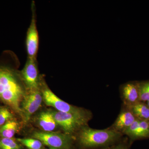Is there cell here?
<instances>
[{
	"label": "cell",
	"mask_w": 149,
	"mask_h": 149,
	"mask_svg": "<svg viewBox=\"0 0 149 149\" xmlns=\"http://www.w3.org/2000/svg\"><path fill=\"white\" fill-rule=\"evenodd\" d=\"M76 133V140L81 149H106L119 142L123 135L110 127L97 130L88 125L83 126Z\"/></svg>",
	"instance_id": "cell-2"
},
{
	"label": "cell",
	"mask_w": 149,
	"mask_h": 149,
	"mask_svg": "<svg viewBox=\"0 0 149 149\" xmlns=\"http://www.w3.org/2000/svg\"><path fill=\"white\" fill-rule=\"evenodd\" d=\"M37 121L40 128L45 132H52L58 125L52 111L41 113L38 116Z\"/></svg>",
	"instance_id": "cell-12"
},
{
	"label": "cell",
	"mask_w": 149,
	"mask_h": 149,
	"mask_svg": "<svg viewBox=\"0 0 149 149\" xmlns=\"http://www.w3.org/2000/svg\"><path fill=\"white\" fill-rule=\"evenodd\" d=\"M131 144L128 139H122L116 143L104 149H130Z\"/></svg>",
	"instance_id": "cell-19"
},
{
	"label": "cell",
	"mask_w": 149,
	"mask_h": 149,
	"mask_svg": "<svg viewBox=\"0 0 149 149\" xmlns=\"http://www.w3.org/2000/svg\"><path fill=\"white\" fill-rule=\"evenodd\" d=\"M21 75L27 90L40 89L37 59L28 58L26 64L22 70Z\"/></svg>",
	"instance_id": "cell-8"
},
{
	"label": "cell",
	"mask_w": 149,
	"mask_h": 149,
	"mask_svg": "<svg viewBox=\"0 0 149 149\" xmlns=\"http://www.w3.org/2000/svg\"><path fill=\"white\" fill-rule=\"evenodd\" d=\"M146 104H147V105H148V106L149 107V101H148L147 102Z\"/></svg>",
	"instance_id": "cell-20"
},
{
	"label": "cell",
	"mask_w": 149,
	"mask_h": 149,
	"mask_svg": "<svg viewBox=\"0 0 149 149\" xmlns=\"http://www.w3.org/2000/svg\"><path fill=\"white\" fill-rule=\"evenodd\" d=\"M126 107L138 119L149 120V107L146 102H140L131 106Z\"/></svg>",
	"instance_id": "cell-13"
},
{
	"label": "cell",
	"mask_w": 149,
	"mask_h": 149,
	"mask_svg": "<svg viewBox=\"0 0 149 149\" xmlns=\"http://www.w3.org/2000/svg\"><path fill=\"white\" fill-rule=\"evenodd\" d=\"M19 124L13 118L8 120L0 128V136L3 138H12L18 130Z\"/></svg>",
	"instance_id": "cell-14"
},
{
	"label": "cell",
	"mask_w": 149,
	"mask_h": 149,
	"mask_svg": "<svg viewBox=\"0 0 149 149\" xmlns=\"http://www.w3.org/2000/svg\"><path fill=\"white\" fill-rule=\"evenodd\" d=\"M141 101L147 102L149 101V80L139 81Z\"/></svg>",
	"instance_id": "cell-15"
},
{
	"label": "cell",
	"mask_w": 149,
	"mask_h": 149,
	"mask_svg": "<svg viewBox=\"0 0 149 149\" xmlns=\"http://www.w3.org/2000/svg\"><path fill=\"white\" fill-rule=\"evenodd\" d=\"M20 148L12 138H2L0 140V149H20Z\"/></svg>",
	"instance_id": "cell-17"
},
{
	"label": "cell",
	"mask_w": 149,
	"mask_h": 149,
	"mask_svg": "<svg viewBox=\"0 0 149 149\" xmlns=\"http://www.w3.org/2000/svg\"><path fill=\"white\" fill-rule=\"evenodd\" d=\"M17 140L29 149H41L42 148V143L37 139H18Z\"/></svg>",
	"instance_id": "cell-16"
},
{
	"label": "cell",
	"mask_w": 149,
	"mask_h": 149,
	"mask_svg": "<svg viewBox=\"0 0 149 149\" xmlns=\"http://www.w3.org/2000/svg\"><path fill=\"white\" fill-rule=\"evenodd\" d=\"M52 112L58 125L64 131V133L73 136L83 126L87 125L89 118L60 111Z\"/></svg>",
	"instance_id": "cell-5"
},
{
	"label": "cell",
	"mask_w": 149,
	"mask_h": 149,
	"mask_svg": "<svg viewBox=\"0 0 149 149\" xmlns=\"http://www.w3.org/2000/svg\"><path fill=\"white\" fill-rule=\"evenodd\" d=\"M25 93L14 70L0 65V100L22 116L21 103Z\"/></svg>",
	"instance_id": "cell-1"
},
{
	"label": "cell",
	"mask_w": 149,
	"mask_h": 149,
	"mask_svg": "<svg viewBox=\"0 0 149 149\" xmlns=\"http://www.w3.org/2000/svg\"><path fill=\"white\" fill-rule=\"evenodd\" d=\"M32 15L31 23L28 28L26 36V49L28 58L37 59L39 45L38 35L35 16V4L34 2L32 4Z\"/></svg>",
	"instance_id": "cell-7"
},
{
	"label": "cell",
	"mask_w": 149,
	"mask_h": 149,
	"mask_svg": "<svg viewBox=\"0 0 149 149\" xmlns=\"http://www.w3.org/2000/svg\"><path fill=\"white\" fill-rule=\"evenodd\" d=\"M42 91L43 100L49 106L52 107L58 111L72 113L92 118L91 111L87 109L71 105L58 97L48 87H45Z\"/></svg>",
	"instance_id": "cell-4"
},
{
	"label": "cell",
	"mask_w": 149,
	"mask_h": 149,
	"mask_svg": "<svg viewBox=\"0 0 149 149\" xmlns=\"http://www.w3.org/2000/svg\"><path fill=\"white\" fill-rule=\"evenodd\" d=\"M50 149H73L74 137L65 133L53 132L36 131L32 134Z\"/></svg>",
	"instance_id": "cell-3"
},
{
	"label": "cell",
	"mask_w": 149,
	"mask_h": 149,
	"mask_svg": "<svg viewBox=\"0 0 149 149\" xmlns=\"http://www.w3.org/2000/svg\"><path fill=\"white\" fill-rule=\"evenodd\" d=\"M120 92L125 107L131 106L141 102L139 81H130L123 84L120 86Z\"/></svg>",
	"instance_id": "cell-9"
},
{
	"label": "cell",
	"mask_w": 149,
	"mask_h": 149,
	"mask_svg": "<svg viewBox=\"0 0 149 149\" xmlns=\"http://www.w3.org/2000/svg\"><path fill=\"white\" fill-rule=\"evenodd\" d=\"M13 114L7 108H0V126H2L8 120L13 119Z\"/></svg>",
	"instance_id": "cell-18"
},
{
	"label": "cell",
	"mask_w": 149,
	"mask_h": 149,
	"mask_svg": "<svg viewBox=\"0 0 149 149\" xmlns=\"http://www.w3.org/2000/svg\"><path fill=\"white\" fill-rule=\"evenodd\" d=\"M137 119L130 109L124 106L110 128L123 135L125 130Z\"/></svg>",
	"instance_id": "cell-11"
},
{
	"label": "cell",
	"mask_w": 149,
	"mask_h": 149,
	"mask_svg": "<svg viewBox=\"0 0 149 149\" xmlns=\"http://www.w3.org/2000/svg\"><path fill=\"white\" fill-rule=\"evenodd\" d=\"M42 100V94L40 89L28 90L25 92L21 106L22 117L24 122H28L32 115L39 109Z\"/></svg>",
	"instance_id": "cell-6"
},
{
	"label": "cell",
	"mask_w": 149,
	"mask_h": 149,
	"mask_svg": "<svg viewBox=\"0 0 149 149\" xmlns=\"http://www.w3.org/2000/svg\"><path fill=\"white\" fill-rule=\"evenodd\" d=\"M131 144L133 141L149 138V120L137 119L125 132Z\"/></svg>",
	"instance_id": "cell-10"
}]
</instances>
